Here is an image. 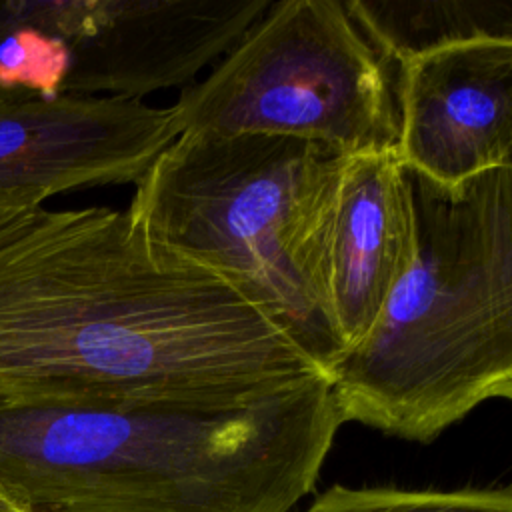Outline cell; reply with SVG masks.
Instances as JSON below:
<instances>
[{
  "instance_id": "1",
  "label": "cell",
  "mask_w": 512,
  "mask_h": 512,
  "mask_svg": "<svg viewBox=\"0 0 512 512\" xmlns=\"http://www.w3.org/2000/svg\"><path fill=\"white\" fill-rule=\"evenodd\" d=\"M322 374L126 210L36 208L0 240V402H242Z\"/></svg>"
},
{
  "instance_id": "2",
  "label": "cell",
  "mask_w": 512,
  "mask_h": 512,
  "mask_svg": "<svg viewBox=\"0 0 512 512\" xmlns=\"http://www.w3.org/2000/svg\"><path fill=\"white\" fill-rule=\"evenodd\" d=\"M340 426L324 374L242 402H0V490L24 512H290Z\"/></svg>"
},
{
  "instance_id": "3",
  "label": "cell",
  "mask_w": 512,
  "mask_h": 512,
  "mask_svg": "<svg viewBox=\"0 0 512 512\" xmlns=\"http://www.w3.org/2000/svg\"><path fill=\"white\" fill-rule=\"evenodd\" d=\"M408 174L414 262L328 380L342 424L428 444L512 396V166L454 188Z\"/></svg>"
},
{
  "instance_id": "4",
  "label": "cell",
  "mask_w": 512,
  "mask_h": 512,
  "mask_svg": "<svg viewBox=\"0 0 512 512\" xmlns=\"http://www.w3.org/2000/svg\"><path fill=\"white\" fill-rule=\"evenodd\" d=\"M348 162L300 138L180 132L126 212L156 244L232 284L328 378L344 356L326 268Z\"/></svg>"
},
{
  "instance_id": "5",
  "label": "cell",
  "mask_w": 512,
  "mask_h": 512,
  "mask_svg": "<svg viewBox=\"0 0 512 512\" xmlns=\"http://www.w3.org/2000/svg\"><path fill=\"white\" fill-rule=\"evenodd\" d=\"M172 112L180 132L300 138L350 158L398 142L394 70L340 0L272 2Z\"/></svg>"
},
{
  "instance_id": "6",
  "label": "cell",
  "mask_w": 512,
  "mask_h": 512,
  "mask_svg": "<svg viewBox=\"0 0 512 512\" xmlns=\"http://www.w3.org/2000/svg\"><path fill=\"white\" fill-rule=\"evenodd\" d=\"M178 134L172 106L144 100L0 98V200L42 206L80 188L136 184Z\"/></svg>"
},
{
  "instance_id": "7",
  "label": "cell",
  "mask_w": 512,
  "mask_h": 512,
  "mask_svg": "<svg viewBox=\"0 0 512 512\" xmlns=\"http://www.w3.org/2000/svg\"><path fill=\"white\" fill-rule=\"evenodd\" d=\"M396 156L454 188L512 166V38L446 44L396 66Z\"/></svg>"
},
{
  "instance_id": "8",
  "label": "cell",
  "mask_w": 512,
  "mask_h": 512,
  "mask_svg": "<svg viewBox=\"0 0 512 512\" xmlns=\"http://www.w3.org/2000/svg\"><path fill=\"white\" fill-rule=\"evenodd\" d=\"M416 256L410 174L396 152L352 156L328 248L330 316L344 346L354 348Z\"/></svg>"
},
{
  "instance_id": "9",
  "label": "cell",
  "mask_w": 512,
  "mask_h": 512,
  "mask_svg": "<svg viewBox=\"0 0 512 512\" xmlns=\"http://www.w3.org/2000/svg\"><path fill=\"white\" fill-rule=\"evenodd\" d=\"M346 8L366 40L392 68L446 44L512 38L510 2L346 0Z\"/></svg>"
},
{
  "instance_id": "10",
  "label": "cell",
  "mask_w": 512,
  "mask_h": 512,
  "mask_svg": "<svg viewBox=\"0 0 512 512\" xmlns=\"http://www.w3.org/2000/svg\"><path fill=\"white\" fill-rule=\"evenodd\" d=\"M74 0L0 2V98L80 96Z\"/></svg>"
},
{
  "instance_id": "11",
  "label": "cell",
  "mask_w": 512,
  "mask_h": 512,
  "mask_svg": "<svg viewBox=\"0 0 512 512\" xmlns=\"http://www.w3.org/2000/svg\"><path fill=\"white\" fill-rule=\"evenodd\" d=\"M304 512H512L510 486L406 490L330 486Z\"/></svg>"
},
{
  "instance_id": "12",
  "label": "cell",
  "mask_w": 512,
  "mask_h": 512,
  "mask_svg": "<svg viewBox=\"0 0 512 512\" xmlns=\"http://www.w3.org/2000/svg\"><path fill=\"white\" fill-rule=\"evenodd\" d=\"M36 208H40V206H28V204L0 200V240L6 238L10 232H14Z\"/></svg>"
},
{
  "instance_id": "13",
  "label": "cell",
  "mask_w": 512,
  "mask_h": 512,
  "mask_svg": "<svg viewBox=\"0 0 512 512\" xmlns=\"http://www.w3.org/2000/svg\"><path fill=\"white\" fill-rule=\"evenodd\" d=\"M0 512H24L12 498H8L2 490H0Z\"/></svg>"
}]
</instances>
